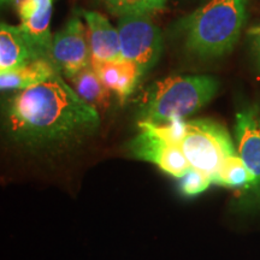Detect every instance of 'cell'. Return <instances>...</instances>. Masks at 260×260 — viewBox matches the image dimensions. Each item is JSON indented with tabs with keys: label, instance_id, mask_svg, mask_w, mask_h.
Segmentation results:
<instances>
[{
	"label": "cell",
	"instance_id": "1",
	"mask_svg": "<svg viewBox=\"0 0 260 260\" xmlns=\"http://www.w3.org/2000/svg\"><path fill=\"white\" fill-rule=\"evenodd\" d=\"M3 116L9 135L28 146L77 141L100 124L98 110L81 99L60 74L17 90L5 102Z\"/></svg>",
	"mask_w": 260,
	"mask_h": 260
},
{
	"label": "cell",
	"instance_id": "2",
	"mask_svg": "<svg viewBox=\"0 0 260 260\" xmlns=\"http://www.w3.org/2000/svg\"><path fill=\"white\" fill-rule=\"evenodd\" d=\"M248 0H209L180 22L184 46L199 58L229 53L247 21Z\"/></svg>",
	"mask_w": 260,
	"mask_h": 260
},
{
	"label": "cell",
	"instance_id": "3",
	"mask_svg": "<svg viewBox=\"0 0 260 260\" xmlns=\"http://www.w3.org/2000/svg\"><path fill=\"white\" fill-rule=\"evenodd\" d=\"M218 80L211 75H183L157 81L140 98V121L167 124L199 111L216 95Z\"/></svg>",
	"mask_w": 260,
	"mask_h": 260
},
{
	"label": "cell",
	"instance_id": "4",
	"mask_svg": "<svg viewBox=\"0 0 260 260\" xmlns=\"http://www.w3.org/2000/svg\"><path fill=\"white\" fill-rule=\"evenodd\" d=\"M180 147L190 169L206 175L212 183L224 161L236 154L225 126L210 118L186 122Z\"/></svg>",
	"mask_w": 260,
	"mask_h": 260
},
{
	"label": "cell",
	"instance_id": "5",
	"mask_svg": "<svg viewBox=\"0 0 260 260\" xmlns=\"http://www.w3.org/2000/svg\"><path fill=\"white\" fill-rule=\"evenodd\" d=\"M117 30L122 58L138 65L144 75L148 73L162 50L161 32L151 19V12L122 16Z\"/></svg>",
	"mask_w": 260,
	"mask_h": 260
},
{
	"label": "cell",
	"instance_id": "6",
	"mask_svg": "<svg viewBox=\"0 0 260 260\" xmlns=\"http://www.w3.org/2000/svg\"><path fill=\"white\" fill-rule=\"evenodd\" d=\"M130 154L141 160L153 162L171 176L181 178L190 170L180 145L162 133L160 125L139 122V134L128 144Z\"/></svg>",
	"mask_w": 260,
	"mask_h": 260
},
{
	"label": "cell",
	"instance_id": "7",
	"mask_svg": "<svg viewBox=\"0 0 260 260\" xmlns=\"http://www.w3.org/2000/svg\"><path fill=\"white\" fill-rule=\"evenodd\" d=\"M51 61L61 76L70 80L86 68L92 67L87 27L79 17H73L53 35Z\"/></svg>",
	"mask_w": 260,
	"mask_h": 260
},
{
	"label": "cell",
	"instance_id": "8",
	"mask_svg": "<svg viewBox=\"0 0 260 260\" xmlns=\"http://www.w3.org/2000/svg\"><path fill=\"white\" fill-rule=\"evenodd\" d=\"M235 136L239 157L254 177L253 188L260 191V115L255 107L236 113Z\"/></svg>",
	"mask_w": 260,
	"mask_h": 260
},
{
	"label": "cell",
	"instance_id": "9",
	"mask_svg": "<svg viewBox=\"0 0 260 260\" xmlns=\"http://www.w3.org/2000/svg\"><path fill=\"white\" fill-rule=\"evenodd\" d=\"M83 17L87 24L92 64L121 59V45L117 28L99 12L86 11L83 12Z\"/></svg>",
	"mask_w": 260,
	"mask_h": 260
},
{
	"label": "cell",
	"instance_id": "10",
	"mask_svg": "<svg viewBox=\"0 0 260 260\" xmlns=\"http://www.w3.org/2000/svg\"><path fill=\"white\" fill-rule=\"evenodd\" d=\"M52 16V0H35L28 11L19 15L22 31L27 37L39 57L51 60L52 37L50 22Z\"/></svg>",
	"mask_w": 260,
	"mask_h": 260
},
{
	"label": "cell",
	"instance_id": "11",
	"mask_svg": "<svg viewBox=\"0 0 260 260\" xmlns=\"http://www.w3.org/2000/svg\"><path fill=\"white\" fill-rule=\"evenodd\" d=\"M104 86L124 103L132 95L144 74L138 65L121 58L118 60L92 64Z\"/></svg>",
	"mask_w": 260,
	"mask_h": 260
},
{
	"label": "cell",
	"instance_id": "12",
	"mask_svg": "<svg viewBox=\"0 0 260 260\" xmlns=\"http://www.w3.org/2000/svg\"><path fill=\"white\" fill-rule=\"evenodd\" d=\"M39 57L21 27L0 23V74L15 69Z\"/></svg>",
	"mask_w": 260,
	"mask_h": 260
},
{
	"label": "cell",
	"instance_id": "13",
	"mask_svg": "<svg viewBox=\"0 0 260 260\" xmlns=\"http://www.w3.org/2000/svg\"><path fill=\"white\" fill-rule=\"evenodd\" d=\"M59 74L50 59H35L0 74V90H22Z\"/></svg>",
	"mask_w": 260,
	"mask_h": 260
},
{
	"label": "cell",
	"instance_id": "14",
	"mask_svg": "<svg viewBox=\"0 0 260 260\" xmlns=\"http://www.w3.org/2000/svg\"><path fill=\"white\" fill-rule=\"evenodd\" d=\"M70 82L77 95L94 109L105 110L109 107L111 92L104 86L93 65L71 77Z\"/></svg>",
	"mask_w": 260,
	"mask_h": 260
},
{
	"label": "cell",
	"instance_id": "15",
	"mask_svg": "<svg viewBox=\"0 0 260 260\" xmlns=\"http://www.w3.org/2000/svg\"><path fill=\"white\" fill-rule=\"evenodd\" d=\"M213 183L234 189L251 188L254 183V177L247 169L242 159L235 154L224 161Z\"/></svg>",
	"mask_w": 260,
	"mask_h": 260
},
{
	"label": "cell",
	"instance_id": "16",
	"mask_svg": "<svg viewBox=\"0 0 260 260\" xmlns=\"http://www.w3.org/2000/svg\"><path fill=\"white\" fill-rule=\"evenodd\" d=\"M212 182L206 175L190 169L186 175L180 178V190L186 197H195L207 189Z\"/></svg>",
	"mask_w": 260,
	"mask_h": 260
},
{
	"label": "cell",
	"instance_id": "17",
	"mask_svg": "<svg viewBox=\"0 0 260 260\" xmlns=\"http://www.w3.org/2000/svg\"><path fill=\"white\" fill-rule=\"evenodd\" d=\"M102 2L107 10L118 18L125 15L151 12L146 8L144 0H102Z\"/></svg>",
	"mask_w": 260,
	"mask_h": 260
},
{
	"label": "cell",
	"instance_id": "18",
	"mask_svg": "<svg viewBox=\"0 0 260 260\" xmlns=\"http://www.w3.org/2000/svg\"><path fill=\"white\" fill-rule=\"evenodd\" d=\"M248 35L251 38L253 51H254L256 60L260 67V23L253 25V27L248 30Z\"/></svg>",
	"mask_w": 260,
	"mask_h": 260
},
{
	"label": "cell",
	"instance_id": "19",
	"mask_svg": "<svg viewBox=\"0 0 260 260\" xmlns=\"http://www.w3.org/2000/svg\"><path fill=\"white\" fill-rule=\"evenodd\" d=\"M12 2L15 3L18 15H22L31 8L32 4L35 3V0H12Z\"/></svg>",
	"mask_w": 260,
	"mask_h": 260
},
{
	"label": "cell",
	"instance_id": "20",
	"mask_svg": "<svg viewBox=\"0 0 260 260\" xmlns=\"http://www.w3.org/2000/svg\"><path fill=\"white\" fill-rule=\"evenodd\" d=\"M144 3L146 8L152 12V11H158V10L164 9L167 0H144Z\"/></svg>",
	"mask_w": 260,
	"mask_h": 260
},
{
	"label": "cell",
	"instance_id": "21",
	"mask_svg": "<svg viewBox=\"0 0 260 260\" xmlns=\"http://www.w3.org/2000/svg\"><path fill=\"white\" fill-rule=\"evenodd\" d=\"M8 2H12V0H0V3H8Z\"/></svg>",
	"mask_w": 260,
	"mask_h": 260
},
{
	"label": "cell",
	"instance_id": "22",
	"mask_svg": "<svg viewBox=\"0 0 260 260\" xmlns=\"http://www.w3.org/2000/svg\"><path fill=\"white\" fill-rule=\"evenodd\" d=\"M52 2H53V0H52Z\"/></svg>",
	"mask_w": 260,
	"mask_h": 260
}]
</instances>
